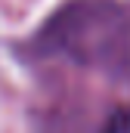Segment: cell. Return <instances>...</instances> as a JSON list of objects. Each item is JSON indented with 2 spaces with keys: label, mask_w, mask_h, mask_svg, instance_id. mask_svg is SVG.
<instances>
[{
  "label": "cell",
  "mask_w": 130,
  "mask_h": 133,
  "mask_svg": "<svg viewBox=\"0 0 130 133\" xmlns=\"http://www.w3.org/2000/svg\"><path fill=\"white\" fill-rule=\"evenodd\" d=\"M102 133H130V108H115L108 115Z\"/></svg>",
  "instance_id": "1"
}]
</instances>
